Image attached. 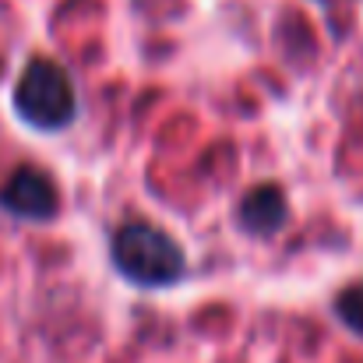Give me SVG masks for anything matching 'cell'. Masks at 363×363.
I'll return each instance as SVG.
<instances>
[{
	"mask_svg": "<svg viewBox=\"0 0 363 363\" xmlns=\"http://www.w3.org/2000/svg\"><path fill=\"white\" fill-rule=\"evenodd\" d=\"M339 318L363 335V293L360 289H350V293L339 296Z\"/></svg>",
	"mask_w": 363,
	"mask_h": 363,
	"instance_id": "obj_5",
	"label": "cell"
},
{
	"mask_svg": "<svg viewBox=\"0 0 363 363\" xmlns=\"http://www.w3.org/2000/svg\"><path fill=\"white\" fill-rule=\"evenodd\" d=\"M0 205L25 223H50L60 212V191L50 173L39 166H18L4 187H0Z\"/></svg>",
	"mask_w": 363,
	"mask_h": 363,
	"instance_id": "obj_3",
	"label": "cell"
},
{
	"mask_svg": "<svg viewBox=\"0 0 363 363\" xmlns=\"http://www.w3.org/2000/svg\"><path fill=\"white\" fill-rule=\"evenodd\" d=\"M110 257L123 279L141 286V289H166V286L180 282L187 272L184 247L152 223L121 226L110 243Z\"/></svg>",
	"mask_w": 363,
	"mask_h": 363,
	"instance_id": "obj_1",
	"label": "cell"
},
{
	"mask_svg": "<svg viewBox=\"0 0 363 363\" xmlns=\"http://www.w3.org/2000/svg\"><path fill=\"white\" fill-rule=\"evenodd\" d=\"M14 110L35 130H64L78 117V92L71 74L46 57H32L14 85Z\"/></svg>",
	"mask_w": 363,
	"mask_h": 363,
	"instance_id": "obj_2",
	"label": "cell"
},
{
	"mask_svg": "<svg viewBox=\"0 0 363 363\" xmlns=\"http://www.w3.org/2000/svg\"><path fill=\"white\" fill-rule=\"evenodd\" d=\"M237 219H240V230L250 237H275L289 223V201L275 184L250 187L237 208Z\"/></svg>",
	"mask_w": 363,
	"mask_h": 363,
	"instance_id": "obj_4",
	"label": "cell"
}]
</instances>
